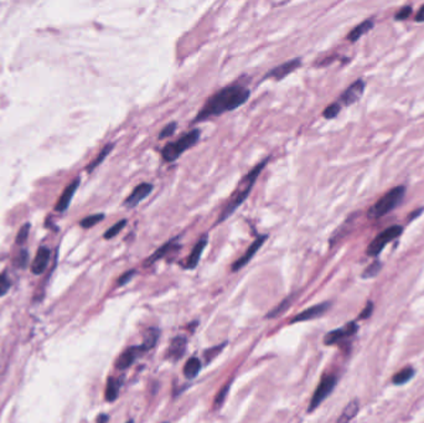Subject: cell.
<instances>
[{
  "label": "cell",
  "mask_w": 424,
  "mask_h": 423,
  "mask_svg": "<svg viewBox=\"0 0 424 423\" xmlns=\"http://www.w3.org/2000/svg\"><path fill=\"white\" fill-rule=\"evenodd\" d=\"M249 90L241 85H231L222 88L208 100L199 115L196 116L194 123H199L209 120L211 117H217L226 112H231L248 101Z\"/></svg>",
  "instance_id": "1"
},
{
  "label": "cell",
  "mask_w": 424,
  "mask_h": 423,
  "mask_svg": "<svg viewBox=\"0 0 424 423\" xmlns=\"http://www.w3.org/2000/svg\"><path fill=\"white\" fill-rule=\"evenodd\" d=\"M268 161H269V158L264 159L262 163H259L258 165L254 166V168L252 169V170L249 171V173L247 174V175L244 176V178L242 179L241 181H239V184L237 185L236 190L232 192V195L229 196V200L227 201V204L224 205L223 209H222V211H221V214H219L218 220H217L216 225L226 221V220L228 219V217L231 216V215L233 214L234 211H236L237 207H238L239 205H241L242 202H243L244 200L247 199V196L249 195V192L252 191V187H253V185H254V182H256L257 178H258L259 174L262 173V170L264 169V166L268 164Z\"/></svg>",
  "instance_id": "2"
},
{
  "label": "cell",
  "mask_w": 424,
  "mask_h": 423,
  "mask_svg": "<svg viewBox=\"0 0 424 423\" xmlns=\"http://www.w3.org/2000/svg\"><path fill=\"white\" fill-rule=\"evenodd\" d=\"M405 194V186H396L391 189L387 194L383 195L378 201H376L371 206L370 211H368V217L370 219H380V217L390 214L392 210H395L402 202Z\"/></svg>",
  "instance_id": "3"
},
{
  "label": "cell",
  "mask_w": 424,
  "mask_h": 423,
  "mask_svg": "<svg viewBox=\"0 0 424 423\" xmlns=\"http://www.w3.org/2000/svg\"><path fill=\"white\" fill-rule=\"evenodd\" d=\"M199 138H200V131L199 129H193L185 136L180 137L176 141H171V143L166 144L161 150V155H163L164 160L171 163L175 161L179 156L183 153H185L189 148L195 145L198 143Z\"/></svg>",
  "instance_id": "4"
},
{
  "label": "cell",
  "mask_w": 424,
  "mask_h": 423,
  "mask_svg": "<svg viewBox=\"0 0 424 423\" xmlns=\"http://www.w3.org/2000/svg\"><path fill=\"white\" fill-rule=\"evenodd\" d=\"M402 232V226H391L388 227V229H386L385 231L381 232V234L368 245L367 255L371 256V257H375V256L380 255L381 251L385 248V246L388 245L390 242H392L395 239H397L398 236H401Z\"/></svg>",
  "instance_id": "5"
},
{
  "label": "cell",
  "mask_w": 424,
  "mask_h": 423,
  "mask_svg": "<svg viewBox=\"0 0 424 423\" xmlns=\"http://www.w3.org/2000/svg\"><path fill=\"white\" fill-rule=\"evenodd\" d=\"M335 386H336V377H335L334 375H326V376L322 377L319 386L317 387L312 400H310L308 412H313L315 409H318V407L320 406V404L331 394L332 390L335 389Z\"/></svg>",
  "instance_id": "6"
},
{
  "label": "cell",
  "mask_w": 424,
  "mask_h": 423,
  "mask_svg": "<svg viewBox=\"0 0 424 423\" xmlns=\"http://www.w3.org/2000/svg\"><path fill=\"white\" fill-rule=\"evenodd\" d=\"M358 326L355 321H350L346 325L342 326V328L336 329V330H332L330 333H327L324 336V344L325 345H334V344L340 343V341L345 340V339L350 338L353 334L357 331Z\"/></svg>",
  "instance_id": "7"
},
{
  "label": "cell",
  "mask_w": 424,
  "mask_h": 423,
  "mask_svg": "<svg viewBox=\"0 0 424 423\" xmlns=\"http://www.w3.org/2000/svg\"><path fill=\"white\" fill-rule=\"evenodd\" d=\"M267 239H268V236H267V235H262V236L257 237L256 241H254L253 243H252L251 246H249L248 250L246 251V253H244V255L242 256V257H239L238 260H237L236 262H234L233 265H232L231 270L233 271V272H237V271H239V270H241V268H243L244 266H246L247 263H248L249 261H251L252 258H253V256L256 255L257 252H258V250L262 247V245H263V243L266 242Z\"/></svg>",
  "instance_id": "8"
},
{
  "label": "cell",
  "mask_w": 424,
  "mask_h": 423,
  "mask_svg": "<svg viewBox=\"0 0 424 423\" xmlns=\"http://www.w3.org/2000/svg\"><path fill=\"white\" fill-rule=\"evenodd\" d=\"M300 65H302V59H299V57H298V59L287 61V62L282 63V65L277 66V67H274L273 70L269 71V72L264 76V80H267V78L269 77L274 78V80L277 81L282 80V78H284L285 76H288L289 73L294 72V71L297 70Z\"/></svg>",
  "instance_id": "9"
},
{
  "label": "cell",
  "mask_w": 424,
  "mask_h": 423,
  "mask_svg": "<svg viewBox=\"0 0 424 423\" xmlns=\"http://www.w3.org/2000/svg\"><path fill=\"white\" fill-rule=\"evenodd\" d=\"M329 308H330L329 302L320 303V304H317V305H313V306H310V308L303 310L302 313H299L298 315H295L294 318L290 320V323H302V321L312 320V319L318 318V316H321L322 314H324L325 311H326Z\"/></svg>",
  "instance_id": "10"
},
{
  "label": "cell",
  "mask_w": 424,
  "mask_h": 423,
  "mask_svg": "<svg viewBox=\"0 0 424 423\" xmlns=\"http://www.w3.org/2000/svg\"><path fill=\"white\" fill-rule=\"evenodd\" d=\"M363 91H365V81L357 80L342 93L341 97H340V102L345 106H351L360 100L361 96L363 95Z\"/></svg>",
  "instance_id": "11"
},
{
  "label": "cell",
  "mask_w": 424,
  "mask_h": 423,
  "mask_svg": "<svg viewBox=\"0 0 424 423\" xmlns=\"http://www.w3.org/2000/svg\"><path fill=\"white\" fill-rule=\"evenodd\" d=\"M151 191H153V185H151L150 182H141V184L138 185V186L133 190L132 194L125 199L124 206L135 207L137 205H139Z\"/></svg>",
  "instance_id": "12"
},
{
  "label": "cell",
  "mask_w": 424,
  "mask_h": 423,
  "mask_svg": "<svg viewBox=\"0 0 424 423\" xmlns=\"http://www.w3.org/2000/svg\"><path fill=\"white\" fill-rule=\"evenodd\" d=\"M140 353H143V349L141 346H132V348L127 349V350L123 351L119 355V358L117 359V366L118 370H125L130 366L135 361V359L140 355Z\"/></svg>",
  "instance_id": "13"
},
{
  "label": "cell",
  "mask_w": 424,
  "mask_h": 423,
  "mask_svg": "<svg viewBox=\"0 0 424 423\" xmlns=\"http://www.w3.org/2000/svg\"><path fill=\"white\" fill-rule=\"evenodd\" d=\"M80 182H81L80 178H76L75 180L71 182L69 186H67L66 189H65V191L62 192L61 197H60L59 201H57L56 206H55V210H56V211L64 212L65 210H66L67 207H69V205H70V202H71V199H72L73 195H75L76 190L78 189V185H80Z\"/></svg>",
  "instance_id": "14"
},
{
  "label": "cell",
  "mask_w": 424,
  "mask_h": 423,
  "mask_svg": "<svg viewBox=\"0 0 424 423\" xmlns=\"http://www.w3.org/2000/svg\"><path fill=\"white\" fill-rule=\"evenodd\" d=\"M208 241H209L208 235H204V236L200 237L199 242L196 243L195 247H194L193 251H191L188 261H186V265H185L186 268H189V270H193V268H195L196 266H198L199 261H200V258H201V255H203L204 250H205L206 245H208Z\"/></svg>",
  "instance_id": "15"
},
{
  "label": "cell",
  "mask_w": 424,
  "mask_h": 423,
  "mask_svg": "<svg viewBox=\"0 0 424 423\" xmlns=\"http://www.w3.org/2000/svg\"><path fill=\"white\" fill-rule=\"evenodd\" d=\"M176 242H178V239H173V240H170V241L166 242L165 245L161 246L160 248H158V250H156L155 252H154L153 255H151L150 257H149L148 260L145 261V262H144V266H145V267H148V266H151L153 263H155L156 261L161 260L164 256L168 255L169 252H171V251H174L175 248H178L179 245Z\"/></svg>",
  "instance_id": "16"
},
{
  "label": "cell",
  "mask_w": 424,
  "mask_h": 423,
  "mask_svg": "<svg viewBox=\"0 0 424 423\" xmlns=\"http://www.w3.org/2000/svg\"><path fill=\"white\" fill-rule=\"evenodd\" d=\"M50 260V251L47 248L42 247L37 251V255L35 257L34 262L31 266V272L34 275H41L45 270H46L47 265H49Z\"/></svg>",
  "instance_id": "17"
},
{
  "label": "cell",
  "mask_w": 424,
  "mask_h": 423,
  "mask_svg": "<svg viewBox=\"0 0 424 423\" xmlns=\"http://www.w3.org/2000/svg\"><path fill=\"white\" fill-rule=\"evenodd\" d=\"M186 349V339L183 336H178V338L173 339L170 344V348L168 350V356L169 358L174 359V360H178L181 356L184 355Z\"/></svg>",
  "instance_id": "18"
},
{
  "label": "cell",
  "mask_w": 424,
  "mask_h": 423,
  "mask_svg": "<svg viewBox=\"0 0 424 423\" xmlns=\"http://www.w3.org/2000/svg\"><path fill=\"white\" fill-rule=\"evenodd\" d=\"M373 27V21L372 20H365L361 24H358L357 26H355L351 31L347 35V40L351 42L357 41L361 36H363L365 34H367L371 29Z\"/></svg>",
  "instance_id": "19"
},
{
  "label": "cell",
  "mask_w": 424,
  "mask_h": 423,
  "mask_svg": "<svg viewBox=\"0 0 424 423\" xmlns=\"http://www.w3.org/2000/svg\"><path fill=\"white\" fill-rule=\"evenodd\" d=\"M159 334H160L159 329H154V328L148 329V330L144 333L143 344L140 345L141 349H143V351H148L155 346L156 341H158L159 339Z\"/></svg>",
  "instance_id": "20"
},
{
  "label": "cell",
  "mask_w": 424,
  "mask_h": 423,
  "mask_svg": "<svg viewBox=\"0 0 424 423\" xmlns=\"http://www.w3.org/2000/svg\"><path fill=\"white\" fill-rule=\"evenodd\" d=\"M119 389H120V382L118 381L114 377H109L107 382V386H106V400L108 402H113L117 400L118 395H119Z\"/></svg>",
  "instance_id": "21"
},
{
  "label": "cell",
  "mask_w": 424,
  "mask_h": 423,
  "mask_svg": "<svg viewBox=\"0 0 424 423\" xmlns=\"http://www.w3.org/2000/svg\"><path fill=\"white\" fill-rule=\"evenodd\" d=\"M201 366H203V364H201V361L199 360L198 358L189 359V360L186 361L185 366H184V375H185V377H188V379H194V377L198 376V374L200 372Z\"/></svg>",
  "instance_id": "22"
},
{
  "label": "cell",
  "mask_w": 424,
  "mask_h": 423,
  "mask_svg": "<svg viewBox=\"0 0 424 423\" xmlns=\"http://www.w3.org/2000/svg\"><path fill=\"white\" fill-rule=\"evenodd\" d=\"M358 409H360L358 401L357 400H353V401L350 402V404L345 407L344 412H342V415L340 416V419L337 420V423H350L353 417L357 415Z\"/></svg>",
  "instance_id": "23"
},
{
  "label": "cell",
  "mask_w": 424,
  "mask_h": 423,
  "mask_svg": "<svg viewBox=\"0 0 424 423\" xmlns=\"http://www.w3.org/2000/svg\"><path fill=\"white\" fill-rule=\"evenodd\" d=\"M413 376H415V370H413V367L408 366L402 369L401 371H398L397 374L393 375L392 382L395 385H403L410 381Z\"/></svg>",
  "instance_id": "24"
},
{
  "label": "cell",
  "mask_w": 424,
  "mask_h": 423,
  "mask_svg": "<svg viewBox=\"0 0 424 423\" xmlns=\"http://www.w3.org/2000/svg\"><path fill=\"white\" fill-rule=\"evenodd\" d=\"M113 148H114V144H112V143H110V144H107V145H106L105 148H103L102 150H101V153L98 154L97 158H96L95 160H93L92 163H91L90 165L87 166V171H88V173H91V171H92L93 169L97 168V166L100 165V164L102 163L103 160H105L106 156H107L108 154H109L110 151H112V149H113Z\"/></svg>",
  "instance_id": "25"
},
{
  "label": "cell",
  "mask_w": 424,
  "mask_h": 423,
  "mask_svg": "<svg viewBox=\"0 0 424 423\" xmlns=\"http://www.w3.org/2000/svg\"><path fill=\"white\" fill-rule=\"evenodd\" d=\"M292 302H293L292 297L285 298L283 302H281L279 305H277L273 310H271L268 314H267V318H277V316H279L281 314H283V311H285L288 308H289V305L292 304Z\"/></svg>",
  "instance_id": "26"
},
{
  "label": "cell",
  "mask_w": 424,
  "mask_h": 423,
  "mask_svg": "<svg viewBox=\"0 0 424 423\" xmlns=\"http://www.w3.org/2000/svg\"><path fill=\"white\" fill-rule=\"evenodd\" d=\"M103 219H105V215L103 214L91 215V216L85 217V219L80 222V225L83 227V229H90V227L95 226V225H97L98 222L102 221Z\"/></svg>",
  "instance_id": "27"
},
{
  "label": "cell",
  "mask_w": 424,
  "mask_h": 423,
  "mask_svg": "<svg viewBox=\"0 0 424 423\" xmlns=\"http://www.w3.org/2000/svg\"><path fill=\"white\" fill-rule=\"evenodd\" d=\"M127 224H128V221L125 219L124 220H120V221H118L117 224L113 225V226L110 227V229H108V231L105 234V239L106 240H110V239H113V237H114V236H117V235L119 234L120 231H122L123 227H124Z\"/></svg>",
  "instance_id": "28"
},
{
  "label": "cell",
  "mask_w": 424,
  "mask_h": 423,
  "mask_svg": "<svg viewBox=\"0 0 424 423\" xmlns=\"http://www.w3.org/2000/svg\"><path fill=\"white\" fill-rule=\"evenodd\" d=\"M340 110H341V107H340L339 102L331 103V105L327 106V107L325 108L322 116H324V118H326V120H332V118H335L337 115H339Z\"/></svg>",
  "instance_id": "29"
},
{
  "label": "cell",
  "mask_w": 424,
  "mask_h": 423,
  "mask_svg": "<svg viewBox=\"0 0 424 423\" xmlns=\"http://www.w3.org/2000/svg\"><path fill=\"white\" fill-rule=\"evenodd\" d=\"M229 386H231V384H227L226 386H223L221 390H219V392L217 394V396L214 397V404H213L214 409H218V407H221L222 405H223L224 400H226L227 395H228Z\"/></svg>",
  "instance_id": "30"
},
{
  "label": "cell",
  "mask_w": 424,
  "mask_h": 423,
  "mask_svg": "<svg viewBox=\"0 0 424 423\" xmlns=\"http://www.w3.org/2000/svg\"><path fill=\"white\" fill-rule=\"evenodd\" d=\"M381 268H382V265H381V262H378V261H375L372 265H370L367 268H366L365 272H363V275H362V278L375 277V276L378 275V272L381 271Z\"/></svg>",
  "instance_id": "31"
},
{
  "label": "cell",
  "mask_w": 424,
  "mask_h": 423,
  "mask_svg": "<svg viewBox=\"0 0 424 423\" xmlns=\"http://www.w3.org/2000/svg\"><path fill=\"white\" fill-rule=\"evenodd\" d=\"M176 126H178V124H176L175 122H173V123H169L168 126L164 127L163 131L159 133V139H164V138H168V137L173 136V134L175 133Z\"/></svg>",
  "instance_id": "32"
},
{
  "label": "cell",
  "mask_w": 424,
  "mask_h": 423,
  "mask_svg": "<svg viewBox=\"0 0 424 423\" xmlns=\"http://www.w3.org/2000/svg\"><path fill=\"white\" fill-rule=\"evenodd\" d=\"M29 230H30V224L24 225V226L21 227V230H20L19 234H17L16 236V243L22 245V243L26 241L27 236H29Z\"/></svg>",
  "instance_id": "33"
},
{
  "label": "cell",
  "mask_w": 424,
  "mask_h": 423,
  "mask_svg": "<svg viewBox=\"0 0 424 423\" xmlns=\"http://www.w3.org/2000/svg\"><path fill=\"white\" fill-rule=\"evenodd\" d=\"M10 288V281L5 273L0 276V295H4L5 293L9 290Z\"/></svg>",
  "instance_id": "34"
},
{
  "label": "cell",
  "mask_w": 424,
  "mask_h": 423,
  "mask_svg": "<svg viewBox=\"0 0 424 423\" xmlns=\"http://www.w3.org/2000/svg\"><path fill=\"white\" fill-rule=\"evenodd\" d=\"M135 275H137V271H135V270H130V271H128V272H125L124 275L120 276L119 280H118V285L127 284V283L129 282V281L132 280V278L134 277Z\"/></svg>",
  "instance_id": "35"
},
{
  "label": "cell",
  "mask_w": 424,
  "mask_h": 423,
  "mask_svg": "<svg viewBox=\"0 0 424 423\" xmlns=\"http://www.w3.org/2000/svg\"><path fill=\"white\" fill-rule=\"evenodd\" d=\"M412 14V6H405L395 15L396 20H406L407 17H410V15Z\"/></svg>",
  "instance_id": "36"
},
{
  "label": "cell",
  "mask_w": 424,
  "mask_h": 423,
  "mask_svg": "<svg viewBox=\"0 0 424 423\" xmlns=\"http://www.w3.org/2000/svg\"><path fill=\"white\" fill-rule=\"evenodd\" d=\"M372 310H373V303L372 302H368L367 304H366V308L363 309L362 311H361V314H360V316H358V318H360V319H367V318H370L371 313H372Z\"/></svg>",
  "instance_id": "37"
},
{
  "label": "cell",
  "mask_w": 424,
  "mask_h": 423,
  "mask_svg": "<svg viewBox=\"0 0 424 423\" xmlns=\"http://www.w3.org/2000/svg\"><path fill=\"white\" fill-rule=\"evenodd\" d=\"M26 261H27V252L26 251H21V253H20L19 256V265L21 266V267H24Z\"/></svg>",
  "instance_id": "38"
},
{
  "label": "cell",
  "mask_w": 424,
  "mask_h": 423,
  "mask_svg": "<svg viewBox=\"0 0 424 423\" xmlns=\"http://www.w3.org/2000/svg\"><path fill=\"white\" fill-rule=\"evenodd\" d=\"M416 21L424 22V5L423 6H421V9L418 10V12L416 14Z\"/></svg>",
  "instance_id": "39"
},
{
  "label": "cell",
  "mask_w": 424,
  "mask_h": 423,
  "mask_svg": "<svg viewBox=\"0 0 424 423\" xmlns=\"http://www.w3.org/2000/svg\"><path fill=\"white\" fill-rule=\"evenodd\" d=\"M108 420H109V417L107 415H100L97 419V423H107Z\"/></svg>",
  "instance_id": "40"
},
{
  "label": "cell",
  "mask_w": 424,
  "mask_h": 423,
  "mask_svg": "<svg viewBox=\"0 0 424 423\" xmlns=\"http://www.w3.org/2000/svg\"><path fill=\"white\" fill-rule=\"evenodd\" d=\"M127 423H134V422H133V421H132V420H130V421H128Z\"/></svg>",
  "instance_id": "41"
},
{
  "label": "cell",
  "mask_w": 424,
  "mask_h": 423,
  "mask_svg": "<svg viewBox=\"0 0 424 423\" xmlns=\"http://www.w3.org/2000/svg\"><path fill=\"white\" fill-rule=\"evenodd\" d=\"M165 423H168V422H165Z\"/></svg>",
  "instance_id": "42"
}]
</instances>
